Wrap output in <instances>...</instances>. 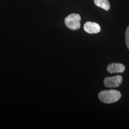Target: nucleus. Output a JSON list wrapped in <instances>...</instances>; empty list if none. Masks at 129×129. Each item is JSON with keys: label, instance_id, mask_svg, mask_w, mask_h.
Returning <instances> with one entry per match:
<instances>
[{"label": "nucleus", "instance_id": "f257e3e1", "mask_svg": "<svg viewBox=\"0 0 129 129\" xmlns=\"http://www.w3.org/2000/svg\"><path fill=\"white\" fill-rule=\"evenodd\" d=\"M121 97L120 92L115 89L104 90L98 94L99 99L101 102L106 104H111L118 102Z\"/></svg>", "mask_w": 129, "mask_h": 129}, {"label": "nucleus", "instance_id": "f03ea898", "mask_svg": "<svg viewBox=\"0 0 129 129\" xmlns=\"http://www.w3.org/2000/svg\"><path fill=\"white\" fill-rule=\"evenodd\" d=\"M81 19V16L79 14H71L64 19V23L70 29L77 30L80 27Z\"/></svg>", "mask_w": 129, "mask_h": 129}, {"label": "nucleus", "instance_id": "7ed1b4c3", "mask_svg": "<svg viewBox=\"0 0 129 129\" xmlns=\"http://www.w3.org/2000/svg\"><path fill=\"white\" fill-rule=\"evenodd\" d=\"M123 81V78L120 75L106 77L104 80V84L107 88H115L119 87Z\"/></svg>", "mask_w": 129, "mask_h": 129}, {"label": "nucleus", "instance_id": "20e7f679", "mask_svg": "<svg viewBox=\"0 0 129 129\" xmlns=\"http://www.w3.org/2000/svg\"><path fill=\"white\" fill-rule=\"evenodd\" d=\"M84 29L88 34H95L100 32L101 28L98 23L88 21L84 24Z\"/></svg>", "mask_w": 129, "mask_h": 129}, {"label": "nucleus", "instance_id": "39448f33", "mask_svg": "<svg viewBox=\"0 0 129 129\" xmlns=\"http://www.w3.org/2000/svg\"><path fill=\"white\" fill-rule=\"evenodd\" d=\"M124 65L119 63H113L107 66V70L108 72L111 74L114 73H122L125 71Z\"/></svg>", "mask_w": 129, "mask_h": 129}, {"label": "nucleus", "instance_id": "423d86ee", "mask_svg": "<svg viewBox=\"0 0 129 129\" xmlns=\"http://www.w3.org/2000/svg\"><path fill=\"white\" fill-rule=\"evenodd\" d=\"M94 3L97 6L106 11L110 9V4L108 0H94Z\"/></svg>", "mask_w": 129, "mask_h": 129}, {"label": "nucleus", "instance_id": "0eeeda50", "mask_svg": "<svg viewBox=\"0 0 129 129\" xmlns=\"http://www.w3.org/2000/svg\"><path fill=\"white\" fill-rule=\"evenodd\" d=\"M125 40L126 46L129 50V25L128 26V27L127 28L125 32Z\"/></svg>", "mask_w": 129, "mask_h": 129}]
</instances>
